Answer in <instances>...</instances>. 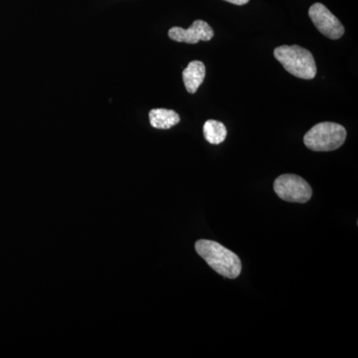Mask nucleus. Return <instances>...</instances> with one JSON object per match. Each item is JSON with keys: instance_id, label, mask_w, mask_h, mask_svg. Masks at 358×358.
<instances>
[{"instance_id": "nucleus-7", "label": "nucleus", "mask_w": 358, "mask_h": 358, "mask_svg": "<svg viewBox=\"0 0 358 358\" xmlns=\"http://www.w3.org/2000/svg\"><path fill=\"white\" fill-rule=\"evenodd\" d=\"M206 69L201 61H192L182 73L183 83L188 93L195 94L203 83Z\"/></svg>"}, {"instance_id": "nucleus-2", "label": "nucleus", "mask_w": 358, "mask_h": 358, "mask_svg": "<svg viewBox=\"0 0 358 358\" xmlns=\"http://www.w3.org/2000/svg\"><path fill=\"white\" fill-rule=\"evenodd\" d=\"M275 58L289 74L300 79L312 80L317 75V65L313 54L298 45L278 47L274 50Z\"/></svg>"}, {"instance_id": "nucleus-8", "label": "nucleus", "mask_w": 358, "mask_h": 358, "mask_svg": "<svg viewBox=\"0 0 358 358\" xmlns=\"http://www.w3.org/2000/svg\"><path fill=\"white\" fill-rule=\"evenodd\" d=\"M148 117L152 128L159 129H171L180 122V117L173 110L154 109L150 110Z\"/></svg>"}, {"instance_id": "nucleus-10", "label": "nucleus", "mask_w": 358, "mask_h": 358, "mask_svg": "<svg viewBox=\"0 0 358 358\" xmlns=\"http://www.w3.org/2000/svg\"><path fill=\"white\" fill-rule=\"evenodd\" d=\"M224 1L229 2V3L235 4V6H245L248 3L249 0H224Z\"/></svg>"}, {"instance_id": "nucleus-3", "label": "nucleus", "mask_w": 358, "mask_h": 358, "mask_svg": "<svg viewBox=\"0 0 358 358\" xmlns=\"http://www.w3.org/2000/svg\"><path fill=\"white\" fill-rule=\"evenodd\" d=\"M346 129L336 122H320L303 136L306 147L313 152H331L345 143Z\"/></svg>"}, {"instance_id": "nucleus-6", "label": "nucleus", "mask_w": 358, "mask_h": 358, "mask_svg": "<svg viewBox=\"0 0 358 358\" xmlns=\"http://www.w3.org/2000/svg\"><path fill=\"white\" fill-rule=\"evenodd\" d=\"M169 38L179 43L197 44L199 41H210L214 31L208 23L203 20H195L188 29L173 27L169 31Z\"/></svg>"}, {"instance_id": "nucleus-1", "label": "nucleus", "mask_w": 358, "mask_h": 358, "mask_svg": "<svg viewBox=\"0 0 358 358\" xmlns=\"http://www.w3.org/2000/svg\"><path fill=\"white\" fill-rule=\"evenodd\" d=\"M197 254L219 275L228 279H236L241 274L242 263L239 257L222 245L211 240H199L195 243Z\"/></svg>"}, {"instance_id": "nucleus-5", "label": "nucleus", "mask_w": 358, "mask_h": 358, "mask_svg": "<svg viewBox=\"0 0 358 358\" xmlns=\"http://www.w3.org/2000/svg\"><path fill=\"white\" fill-rule=\"evenodd\" d=\"M308 16L317 29L327 38L336 40L345 34V27L324 4L315 3L308 10Z\"/></svg>"}, {"instance_id": "nucleus-9", "label": "nucleus", "mask_w": 358, "mask_h": 358, "mask_svg": "<svg viewBox=\"0 0 358 358\" xmlns=\"http://www.w3.org/2000/svg\"><path fill=\"white\" fill-rule=\"evenodd\" d=\"M205 140L211 145H220L227 138V129L223 122L208 120L203 126Z\"/></svg>"}, {"instance_id": "nucleus-4", "label": "nucleus", "mask_w": 358, "mask_h": 358, "mask_svg": "<svg viewBox=\"0 0 358 358\" xmlns=\"http://www.w3.org/2000/svg\"><path fill=\"white\" fill-rule=\"evenodd\" d=\"M275 194L285 201L307 203L312 199L313 190L305 179L296 174H282L274 182Z\"/></svg>"}]
</instances>
